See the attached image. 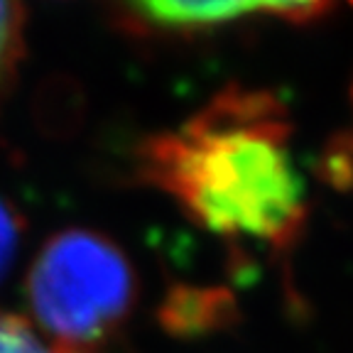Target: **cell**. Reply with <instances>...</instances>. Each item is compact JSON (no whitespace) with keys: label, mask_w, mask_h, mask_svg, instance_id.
Here are the masks:
<instances>
[{"label":"cell","mask_w":353,"mask_h":353,"mask_svg":"<svg viewBox=\"0 0 353 353\" xmlns=\"http://www.w3.org/2000/svg\"><path fill=\"white\" fill-rule=\"evenodd\" d=\"M233 314V299L219 290H194L179 287L167 297L162 321L176 334H201L216 329L221 319Z\"/></svg>","instance_id":"277c9868"},{"label":"cell","mask_w":353,"mask_h":353,"mask_svg":"<svg viewBox=\"0 0 353 353\" xmlns=\"http://www.w3.org/2000/svg\"><path fill=\"white\" fill-rule=\"evenodd\" d=\"M292 121L272 94L228 86L174 130L138 148L145 182L221 238L290 248L307 221Z\"/></svg>","instance_id":"6da1fadb"},{"label":"cell","mask_w":353,"mask_h":353,"mask_svg":"<svg viewBox=\"0 0 353 353\" xmlns=\"http://www.w3.org/2000/svg\"><path fill=\"white\" fill-rule=\"evenodd\" d=\"M326 165L329 172L326 174L334 179V184H353V130L346 140H339L331 150V154H326Z\"/></svg>","instance_id":"52a82bcc"},{"label":"cell","mask_w":353,"mask_h":353,"mask_svg":"<svg viewBox=\"0 0 353 353\" xmlns=\"http://www.w3.org/2000/svg\"><path fill=\"white\" fill-rule=\"evenodd\" d=\"M20 233H22V219L6 199H0V280L6 277L12 260H15Z\"/></svg>","instance_id":"8992f818"},{"label":"cell","mask_w":353,"mask_h":353,"mask_svg":"<svg viewBox=\"0 0 353 353\" xmlns=\"http://www.w3.org/2000/svg\"><path fill=\"white\" fill-rule=\"evenodd\" d=\"M329 12L326 3H125L118 8L121 25L140 34H196L233 25L245 17H277L309 22Z\"/></svg>","instance_id":"3957f363"},{"label":"cell","mask_w":353,"mask_h":353,"mask_svg":"<svg viewBox=\"0 0 353 353\" xmlns=\"http://www.w3.org/2000/svg\"><path fill=\"white\" fill-rule=\"evenodd\" d=\"M28 299L57 343L88 348L128 316L135 275L113 241L69 228L39 250L28 272Z\"/></svg>","instance_id":"7a4b0ae2"},{"label":"cell","mask_w":353,"mask_h":353,"mask_svg":"<svg viewBox=\"0 0 353 353\" xmlns=\"http://www.w3.org/2000/svg\"><path fill=\"white\" fill-rule=\"evenodd\" d=\"M25 50V8L0 0V96L6 94Z\"/></svg>","instance_id":"5b68a950"}]
</instances>
